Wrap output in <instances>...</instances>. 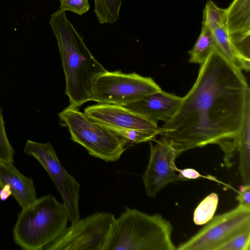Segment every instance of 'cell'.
Wrapping results in <instances>:
<instances>
[{"instance_id":"obj_1","label":"cell","mask_w":250,"mask_h":250,"mask_svg":"<svg viewBox=\"0 0 250 250\" xmlns=\"http://www.w3.org/2000/svg\"><path fill=\"white\" fill-rule=\"evenodd\" d=\"M250 114V88L242 70L215 47L200 64L197 78L183 97L174 116L162 126L161 135L178 155L209 144L219 146L230 167L237 138Z\"/></svg>"},{"instance_id":"obj_2","label":"cell","mask_w":250,"mask_h":250,"mask_svg":"<svg viewBox=\"0 0 250 250\" xmlns=\"http://www.w3.org/2000/svg\"><path fill=\"white\" fill-rule=\"evenodd\" d=\"M49 24L62 59L65 78V93L69 106L78 108L89 101L93 82L107 70L94 57L65 12L59 9L53 13Z\"/></svg>"},{"instance_id":"obj_3","label":"cell","mask_w":250,"mask_h":250,"mask_svg":"<svg viewBox=\"0 0 250 250\" xmlns=\"http://www.w3.org/2000/svg\"><path fill=\"white\" fill-rule=\"evenodd\" d=\"M173 227L160 214L125 207L115 225L107 250H175Z\"/></svg>"},{"instance_id":"obj_4","label":"cell","mask_w":250,"mask_h":250,"mask_svg":"<svg viewBox=\"0 0 250 250\" xmlns=\"http://www.w3.org/2000/svg\"><path fill=\"white\" fill-rule=\"evenodd\" d=\"M66 208L52 195L42 196L22 208L13 229L15 243L24 250H42L67 226Z\"/></svg>"},{"instance_id":"obj_5","label":"cell","mask_w":250,"mask_h":250,"mask_svg":"<svg viewBox=\"0 0 250 250\" xmlns=\"http://www.w3.org/2000/svg\"><path fill=\"white\" fill-rule=\"evenodd\" d=\"M70 132L71 139L88 153L106 162L118 161L129 143L105 125L88 118L78 108L68 106L58 114Z\"/></svg>"},{"instance_id":"obj_6","label":"cell","mask_w":250,"mask_h":250,"mask_svg":"<svg viewBox=\"0 0 250 250\" xmlns=\"http://www.w3.org/2000/svg\"><path fill=\"white\" fill-rule=\"evenodd\" d=\"M114 215L98 211L76 220L43 250H107L115 223Z\"/></svg>"},{"instance_id":"obj_7","label":"cell","mask_w":250,"mask_h":250,"mask_svg":"<svg viewBox=\"0 0 250 250\" xmlns=\"http://www.w3.org/2000/svg\"><path fill=\"white\" fill-rule=\"evenodd\" d=\"M161 90L150 77H144L135 72L125 73L120 70H106L93 82L89 101L98 104L125 106Z\"/></svg>"},{"instance_id":"obj_8","label":"cell","mask_w":250,"mask_h":250,"mask_svg":"<svg viewBox=\"0 0 250 250\" xmlns=\"http://www.w3.org/2000/svg\"><path fill=\"white\" fill-rule=\"evenodd\" d=\"M24 152L36 159L51 178L66 208L68 221L72 223L80 218V185L62 166L52 144L27 140Z\"/></svg>"},{"instance_id":"obj_9","label":"cell","mask_w":250,"mask_h":250,"mask_svg":"<svg viewBox=\"0 0 250 250\" xmlns=\"http://www.w3.org/2000/svg\"><path fill=\"white\" fill-rule=\"evenodd\" d=\"M249 228L250 208L238 205L229 211L213 216L204 227L179 245L176 250H217L233 236Z\"/></svg>"},{"instance_id":"obj_10","label":"cell","mask_w":250,"mask_h":250,"mask_svg":"<svg viewBox=\"0 0 250 250\" xmlns=\"http://www.w3.org/2000/svg\"><path fill=\"white\" fill-rule=\"evenodd\" d=\"M155 144L149 141L150 153L147 167L142 175L146 193L154 198L168 184L182 180L177 172L175 160L179 156L172 145L162 137Z\"/></svg>"},{"instance_id":"obj_11","label":"cell","mask_w":250,"mask_h":250,"mask_svg":"<svg viewBox=\"0 0 250 250\" xmlns=\"http://www.w3.org/2000/svg\"><path fill=\"white\" fill-rule=\"evenodd\" d=\"M84 113L92 120L106 127L146 130L161 128L158 124L123 105L98 104L86 107Z\"/></svg>"},{"instance_id":"obj_12","label":"cell","mask_w":250,"mask_h":250,"mask_svg":"<svg viewBox=\"0 0 250 250\" xmlns=\"http://www.w3.org/2000/svg\"><path fill=\"white\" fill-rule=\"evenodd\" d=\"M250 0H233L226 9L224 25L236 53L250 67Z\"/></svg>"},{"instance_id":"obj_13","label":"cell","mask_w":250,"mask_h":250,"mask_svg":"<svg viewBox=\"0 0 250 250\" xmlns=\"http://www.w3.org/2000/svg\"><path fill=\"white\" fill-rule=\"evenodd\" d=\"M182 100L183 97L161 90L124 106L157 124L160 121L166 123L176 113Z\"/></svg>"},{"instance_id":"obj_14","label":"cell","mask_w":250,"mask_h":250,"mask_svg":"<svg viewBox=\"0 0 250 250\" xmlns=\"http://www.w3.org/2000/svg\"><path fill=\"white\" fill-rule=\"evenodd\" d=\"M8 184L12 196L22 208L37 199L32 179L21 173L13 163L0 162V188Z\"/></svg>"},{"instance_id":"obj_15","label":"cell","mask_w":250,"mask_h":250,"mask_svg":"<svg viewBox=\"0 0 250 250\" xmlns=\"http://www.w3.org/2000/svg\"><path fill=\"white\" fill-rule=\"evenodd\" d=\"M239 155V170L244 185H250V114L246 117L237 144Z\"/></svg>"},{"instance_id":"obj_16","label":"cell","mask_w":250,"mask_h":250,"mask_svg":"<svg viewBox=\"0 0 250 250\" xmlns=\"http://www.w3.org/2000/svg\"><path fill=\"white\" fill-rule=\"evenodd\" d=\"M212 31L216 47L219 52L235 66L242 70L249 72L250 67L245 63L236 53L224 25L215 28Z\"/></svg>"},{"instance_id":"obj_17","label":"cell","mask_w":250,"mask_h":250,"mask_svg":"<svg viewBox=\"0 0 250 250\" xmlns=\"http://www.w3.org/2000/svg\"><path fill=\"white\" fill-rule=\"evenodd\" d=\"M215 47L212 31L202 26L201 32L192 49L189 51V62L203 63Z\"/></svg>"},{"instance_id":"obj_18","label":"cell","mask_w":250,"mask_h":250,"mask_svg":"<svg viewBox=\"0 0 250 250\" xmlns=\"http://www.w3.org/2000/svg\"><path fill=\"white\" fill-rule=\"evenodd\" d=\"M94 12L101 24H112L120 17L122 0H94Z\"/></svg>"},{"instance_id":"obj_19","label":"cell","mask_w":250,"mask_h":250,"mask_svg":"<svg viewBox=\"0 0 250 250\" xmlns=\"http://www.w3.org/2000/svg\"><path fill=\"white\" fill-rule=\"evenodd\" d=\"M107 127L129 143L135 144L153 141L157 135H161L164 131L162 127L155 130Z\"/></svg>"},{"instance_id":"obj_20","label":"cell","mask_w":250,"mask_h":250,"mask_svg":"<svg viewBox=\"0 0 250 250\" xmlns=\"http://www.w3.org/2000/svg\"><path fill=\"white\" fill-rule=\"evenodd\" d=\"M218 201V195L214 192L210 193L203 199L194 210V223L201 225L208 223L213 217Z\"/></svg>"},{"instance_id":"obj_21","label":"cell","mask_w":250,"mask_h":250,"mask_svg":"<svg viewBox=\"0 0 250 250\" xmlns=\"http://www.w3.org/2000/svg\"><path fill=\"white\" fill-rule=\"evenodd\" d=\"M226 9L217 6L211 0H208L203 11L202 26L213 31L224 24Z\"/></svg>"},{"instance_id":"obj_22","label":"cell","mask_w":250,"mask_h":250,"mask_svg":"<svg viewBox=\"0 0 250 250\" xmlns=\"http://www.w3.org/2000/svg\"><path fill=\"white\" fill-rule=\"evenodd\" d=\"M15 151L5 132L3 111L0 106V162L14 163Z\"/></svg>"},{"instance_id":"obj_23","label":"cell","mask_w":250,"mask_h":250,"mask_svg":"<svg viewBox=\"0 0 250 250\" xmlns=\"http://www.w3.org/2000/svg\"><path fill=\"white\" fill-rule=\"evenodd\" d=\"M250 228L235 235L221 245L217 250H250Z\"/></svg>"},{"instance_id":"obj_24","label":"cell","mask_w":250,"mask_h":250,"mask_svg":"<svg viewBox=\"0 0 250 250\" xmlns=\"http://www.w3.org/2000/svg\"><path fill=\"white\" fill-rule=\"evenodd\" d=\"M60 10L69 11L80 16L88 11L90 5L88 0H60Z\"/></svg>"},{"instance_id":"obj_25","label":"cell","mask_w":250,"mask_h":250,"mask_svg":"<svg viewBox=\"0 0 250 250\" xmlns=\"http://www.w3.org/2000/svg\"><path fill=\"white\" fill-rule=\"evenodd\" d=\"M238 205L250 208V185L241 186L236 197Z\"/></svg>"},{"instance_id":"obj_26","label":"cell","mask_w":250,"mask_h":250,"mask_svg":"<svg viewBox=\"0 0 250 250\" xmlns=\"http://www.w3.org/2000/svg\"><path fill=\"white\" fill-rule=\"evenodd\" d=\"M178 172V175L182 180L195 179L203 177L197 171L193 168L179 169Z\"/></svg>"},{"instance_id":"obj_27","label":"cell","mask_w":250,"mask_h":250,"mask_svg":"<svg viewBox=\"0 0 250 250\" xmlns=\"http://www.w3.org/2000/svg\"><path fill=\"white\" fill-rule=\"evenodd\" d=\"M11 195L12 191L10 186L8 184H5L0 188V200L1 201H5Z\"/></svg>"}]
</instances>
